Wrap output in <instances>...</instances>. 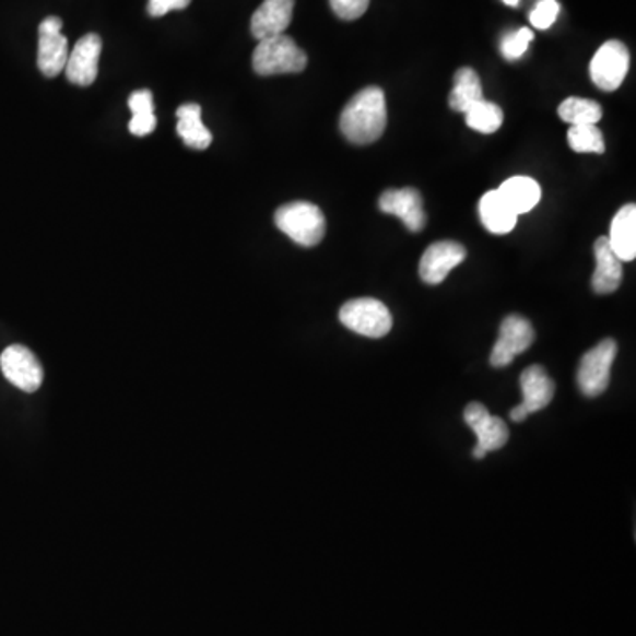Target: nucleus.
Here are the masks:
<instances>
[{
  "instance_id": "14",
  "label": "nucleus",
  "mask_w": 636,
  "mask_h": 636,
  "mask_svg": "<svg viewBox=\"0 0 636 636\" xmlns=\"http://www.w3.org/2000/svg\"><path fill=\"white\" fill-rule=\"evenodd\" d=\"M378 209L386 214L400 217L403 225L411 232H421L426 225L423 197L417 189H388L380 195Z\"/></svg>"
},
{
  "instance_id": "6",
  "label": "nucleus",
  "mask_w": 636,
  "mask_h": 636,
  "mask_svg": "<svg viewBox=\"0 0 636 636\" xmlns=\"http://www.w3.org/2000/svg\"><path fill=\"white\" fill-rule=\"evenodd\" d=\"M629 50L624 43L617 39L601 45L600 50L590 60V79L596 83V87L604 93H613L623 85L629 71Z\"/></svg>"
},
{
  "instance_id": "24",
  "label": "nucleus",
  "mask_w": 636,
  "mask_h": 636,
  "mask_svg": "<svg viewBox=\"0 0 636 636\" xmlns=\"http://www.w3.org/2000/svg\"><path fill=\"white\" fill-rule=\"evenodd\" d=\"M466 120L471 130L480 131V133L484 134L495 133L503 126L504 111L500 106L486 102L483 97L481 102L474 103L466 111Z\"/></svg>"
},
{
  "instance_id": "30",
  "label": "nucleus",
  "mask_w": 636,
  "mask_h": 636,
  "mask_svg": "<svg viewBox=\"0 0 636 636\" xmlns=\"http://www.w3.org/2000/svg\"><path fill=\"white\" fill-rule=\"evenodd\" d=\"M504 4L511 5V8H517L520 4V0H503Z\"/></svg>"
},
{
  "instance_id": "1",
  "label": "nucleus",
  "mask_w": 636,
  "mask_h": 636,
  "mask_svg": "<svg viewBox=\"0 0 636 636\" xmlns=\"http://www.w3.org/2000/svg\"><path fill=\"white\" fill-rule=\"evenodd\" d=\"M388 126V106L380 87H366L346 103L340 130L349 142L368 145L382 137Z\"/></svg>"
},
{
  "instance_id": "4",
  "label": "nucleus",
  "mask_w": 636,
  "mask_h": 636,
  "mask_svg": "<svg viewBox=\"0 0 636 636\" xmlns=\"http://www.w3.org/2000/svg\"><path fill=\"white\" fill-rule=\"evenodd\" d=\"M340 322L361 337L384 338L392 329V315L380 301L360 297L342 306Z\"/></svg>"
},
{
  "instance_id": "13",
  "label": "nucleus",
  "mask_w": 636,
  "mask_h": 636,
  "mask_svg": "<svg viewBox=\"0 0 636 636\" xmlns=\"http://www.w3.org/2000/svg\"><path fill=\"white\" fill-rule=\"evenodd\" d=\"M467 259V249L455 240H438L421 257L420 276L428 285H438Z\"/></svg>"
},
{
  "instance_id": "7",
  "label": "nucleus",
  "mask_w": 636,
  "mask_h": 636,
  "mask_svg": "<svg viewBox=\"0 0 636 636\" xmlns=\"http://www.w3.org/2000/svg\"><path fill=\"white\" fill-rule=\"evenodd\" d=\"M70 57V43L62 34V20L48 16L39 25L37 43V68L47 79H56L62 73Z\"/></svg>"
},
{
  "instance_id": "8",
  "label": "nucleus",
  "mask_w": 636,
  "mask_h": 636,
  "mask_svg": "<svg viewBox=\"0 0 636 636\" xmlns=\"http://www.w3.org/2000/svg\"><path fill=\"white\" fill-rule=\"evenodd\" d=\"M534 329L527 318L509 315L500 323V337L490 355V363L495 368L511 365L517 355L523 354L534 343Z\"/></svg>"
},
{
  "instance_id": "16",
  "label": "nucleus",
  "mask_w": 636,
  "mask_h": 636,
  "mask_svg": "<svg viewBox=\"0 0 636 636\" xmlns=\"http://www.w3.org/2000/svg\"><path fill=\"white\" fill-rule=\"evenodd\" d=\"M596 271L592 274V291L606 295L617 291L623 282V262L613 254L609 237H600L594 245Z\"/></svg>"
},
{
  "instance_id": "21",
  "label": "nucleus",
  "mask_w": 636,
  "mask_h": 636,
  "mask_svg": "<svg viewBox=\"0 0 636 636\" xmlns=\"http://www.w3.org/2000/svg\"><path fill=\"white\" fill-rule=\"evenodd\" d=\"M483 97L480 74L475 73L472 68H460L455 73V85L449 94L451 110L466 114L474 103L481 102Z\"/></svg>"
},
{
  "instance_id": "23",
  "label": "nucleus",
  "mask_w": 636,
  "mask_h": 636,
  "mask_svg": "<svg viewBox=\"0 0 636 636\" xmlns=\"http://www.w3.org/2000/svg\"><path fill=\"white\" fill-rule=\"evenodd\" d=\"M557 111L558 117L572 126L598 125L603 119V108L600 103L584 99V97H567L561 103Z\"/></svg>"
},
{
  "instance_id": "9",
  "label": "nucleus",
  "mask_w": 636,
  "mask_h": 636,
  "mask_svg": "<svg viewBox=\"0 0 636 636\" xmlns=\"http://www.w3.org/2000/svg\"><path fill=\"white\" fill-rule=\"evenodd\" d=\"M463 417H466V423L478 435V446L472 451L474 458L481 460L488 452L497 451V449L506 446L507 438H509V428L500 417L490 414L486 407L481 405V403H471V405H467Z\"/></svg>"
},
{
  "instance_id": "26",
  "label": "nucleus",
  "mask_w": 636,
  "mask_h": 636,
  "mask_svg": "<svg viewBox=\"0 0 636 636\" xmlns=\"http://www.w3.org/2000/svg\"><path fill=\"white\" fill-rule=\"evenodd\" d=\"M532 39H534V33L530 28H518L515 33L507 34L504 37L503 43H500V51H503V56L507 60L520 59L526 54Z\"/></svg>"
},
{
  "instance_id": "17",
  "label": "nucleus",
  "mask_w": 636,
  "mask_h": 636,
  "mask_svg": "<svg viewBox=\"0 0 636 636\" xmlns=\"http://www.w3.org/2000/svg\"><path fill=\"white\" fill-rule=\"evenodd\" d=\"M609 245L621 262L636 257V205L627 203L615 214L610 226Z\"/></svg>"
},
{
  "instance_id": "15",
  "label": "nucleus",
  "mask_w": 636,
  "mask_h": 636,
  "mask_svg": "<svg viewBox=\"0 0 636 636\" xmlns=\"http://www.w3.org/2000/svg\"><path fill=\"white\" fill-rule=\"evenodd\" d=\"M295 0H263L259 10L251 16V34L255 39L285 34L294 14Z\"/></svg>"
},
{
  "instance_id": "2",
  "label": "nucleus",
  "mask_w": 636,
  "mask_h": 636,
  "mask_svg": "<svg viewBox=\"0 0 636 636\" xmlns=\"http://www.w3.org/2000/svg\"><path fill=\"white\" fill-rule=\"evenodd\" d=\"M278 228L291 237L294 243L305 248L322 243L326 236V216L323 212L309 202H292L282 205L274 214Z\"/></svg>"
},
{
  "instance_id": "10",
  "label": "nucleus",
  "mask_w": 636,
  "mask_h": 636,
  "mask_svg": "<svg viewBox=\"0 0 636 636\" xmlns=\"http://www.w3.org/2000/svg\"><path fill=\"white\" fill-rule=\"evenodd\" d=\"M0 369L14 388L36 392L42 388L43 368L36 355L24 345H11L0 355Z\"/></svg>"
},
{
  "instance_id": "22",
  "label": "nucleus",
  "mask_w": 636,
  "mask_h": 636,
  "mask_svg": "<svg viewBox=\"0 0 636 636\" xmlns=\"http://www.w3.org/2000/svg\"><path fill=\"white\" fill-rule=\"evenodd\" d=\"M130 110L133 111L131 117L130 131L134 137H148L156 130V116H154L153 93L148 89L134 91L128 99Z\"/></svg>"
},
{
  "instance_id": "3",
  "label": "nucleus",
  "mask_w": 636,
  "mask_h": 636,
  "mask_svg": "<svg viewBox=\"0 0 636 636\" xmlns=\"http://www.w3.org/2000/svg\"><path fill=\"white\" fill-rule=\"evenodd\" d=\"M308 66V56L286 34L268 37L254 51V70L260 76L301 73Z\"/></svg>"
},
{
  "instance_id": "12",
  "label": "nucleus",
  "mask_w": 636,
  "mask_h": 636,
  "mask_svg": "<svg viewBox=\"0 0 636 636\" xmlns=\"http://www.w3.org/2000/svg\"><path fill=\"white\" fill-rule=\"evenodd\" d=\"M103 42L97 34H85L80 37L73 50L70 51L66 62V79L80 87L93 85L99 71V57H102Z\"/></svg>"
},
{
  "instance_id": "19",
  "label": "nucleus",
  "mask_w": 636,
  "mask_h": 636,
  "mask_svg": "<svg viewBox=\"0 0 636 636\" xmlns=\"http://www.w3.org/2000/svg\"><path fill=\"white\" fill-rule=\"evenodd\" d=\"M177 133L195 151H205L211 145L212 134L203 126L202 108L197 103H186L177 108Z\"/></svg>"
},
{
  "instance_id": "29",
  "label": "nucleus",
  "mask_w": 636,
  "mask_h": 636,
  "mask_svg": "<svg viewBox=\"0 0 636 636\" xmlns=\"http://www.w3.org/2000/svg\"><path fill=\"white\" fill-rule=\"evenodd\" d=\"M189 4H191V0H149L148 13L153 19H160L170 11L186 10Z\"/></svg>"
},
{
  "instance_id": "18",
  "label": "nucleus",
  "mask_w": 636,
  "mask_h": 636,
  "mask_svg": "<svg viewBox=\"0 0 636 636\" xmlns=\"http://www.w3.org/2000/svg\"><path fill=\"white\" fill-rule=\"evenodd\" d=\"M480 216L484 228L497 236L509 234L518 222L517 212L509 208L503 195L498 193V189H492L481 197Z\"/></svg>"
},
{
  "instance_id": "11",
  "label": "nucleus",
  "mask_w": 636,
  "mask_h": 636,
  "mask_svg": "<svg viewBox=\"0 0 636 636\" xmlns=\"http://www.w3.org/2000/svg\"><path fill=\"white\" fill-rule=\"evenodd\" d=\"M523 401L511 411V421L521 423L530 414L543 411L555 397V382L544 372L543 366L534 365L527 368L520 377Z\"/></svg>"
},
{
  "instance_id": "28",
  "label": "nucleus",
  "mask_w": 636,
  "mask_h": 636,
  "mask_svg": "<svg viewBox=\"0 0 636 636\" xmlns=\"http://www.w3.org/2000/svg\"><path fill=\"white\" fill-rule=\"evenodd\" d=\"M329 4H331L332 11L337 13L338 19L352 22V20L361 19L366 13L369 0H329Z\"/></svg>"
},
{
  "instance_id": "25",
  "label": "nucleus",
  "mask_w": 636,
  "mask_h": 636,
  "mask_svg": "<svg viewBox=\"0 0 636 636\" xmlns=\"http://www.w3.org/2000/svg\"><path fill=\"white\" fill-rule=\"evenodd\" d=\"M567 143L575 153H604V139L596 125L572 126L567 131Z\"/></svg>"
},
{
  "instance_id": "20",
  "label": "nucleus",
  "mask_w": 636,
  "mask_h": 636,
  "mask_svg": "<svg viewBox=\"0 0 636 636\" xmlns=\"http://www.w3.org/2000/svg\"><path fill=\"white\" fill-rule=\"evenodd\" d=\"M498 193L503 195V199L509 203V208L517 212L518 216L532 211L541 200L540 185L534 179L523 176L507 179L498 188Z\"/></svg>"
},
{
  "instance_id": "27",
  "label": "nucleus",
  "mask_w": 636,
  "mask_h": 636,
  "mask_svg": "<svg viewBox=\"0 0 636 636\" xmlns=\"http://www.w3.org/2000/svg\"><path fill=\"white\" fill-rule=\"evenodd\" d=\"M558 11H561V4H558L557 0H540L535 4L534 11L530 13V24L534 25L535 28H540V31H546V28L555 24Z\"/></svg>"
},
{
  "instance_id": "5",
  "label": "nucleus",
  "mask_w": 636,
  "mask_h": 636,
  "mask_svg": "<svg viewBox=\"0 0 636 636\" xmlns=\"http://www.w3.org/2000/svg\"><path fill=\"white\" fill-rule=\"evenodd\" d=\"M617 355V343L606 338L581 357L577 382L584 397H601L610 384L612 365Z\"/></svg>"
}]
</instances>
